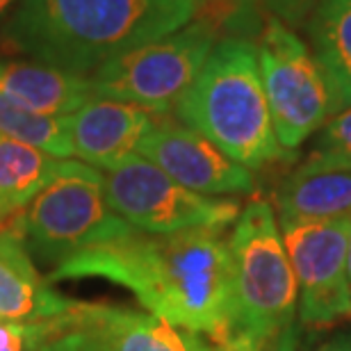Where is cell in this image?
Instances as JSON below:
<instances>
[{
    "label": "cell",
    "instance_id": "obj_20",
    "mask_svg": "<svg viewBox=\"0 0 351 351\" xmlns=\"http://www.w3.org/2000/svg\"><path fill=\"white\" fill-rule=\"evenodd\" d=\"M313 153L319 158L335 160V162L351 165V105L335 112L322 125Z\"/></svg>",
    "mask_w": 351,
    "mask_h": 351
},
{
    "label": "cell",
    "instance_id": "obj_6",
    "mask_svg": "<svg viewBox=\"0 0 351 351\" xmlns=\"http://www.w3.org/2000/svg\"><path fill=\"white\" fill-rule=\"evenodd\" d=\"M217 27L194 21L167 37L103 62L89 75L94 98L132 103L156 114L171 112L217 44Z\"/></svg>",
    "mask_w": 351,
    "mask_h": 351
},
{
    "label": "cell",
    "instance_id": "obj_15",
    "mask_svg": "<svg viewBox=\"0 0 351 351\" xmlns=\"http://www.w3.org/2000/svg\"><path fill=\"white\" fill-rule=\"evenodd\" d=\"M98 351H217L201 333L153 313L98 304Z\"/></svg>",
    "mask_w": 351,
    "mask_h": 351
},
{
    "label": "cell",
    "instance_id": "obj_19",
    "mask_svg": "<svg viewBox=\"0 0 351 351\" xmlns=\"http://www.w3.org/2000/svg\"><path fill=\"white\" fill-rule=\"evenodd\" d=\"M0 135L30 144L55 158H73L64 117L41 114L0 94Z\"/></svg>",
    "mask_w": 351,
    "mask_h": 351
},
{
    "label": "cell",
    "instance_id": "obj_14",
    "mask_svg": "<svg viewBox=\"0 0 351 351\" xmlns=\"http://www.w3.org/2000/svg\"><path fill=\"white\" fill-rule=\"evenodd\" d=\"M0 94L51 117H69L94 98L89 75L21 60H0Z\"/></svg>",
    "mask_w": 351,
    "mask_h": 351
},
{
    "label": "cell",
    "instance_id": "obj_1",
    "mask_svg": "<svg viewBox=\"0 0 351 351\" xmlns=\"http://www.w3.org/2000/svg\"><path fill=\"white\" fill-rule=\"evenodd\" d=\"M221 230L169 235L135 230L82 249L51 269V280L105 278L123 285L146 311L210 340L221 338L233 315V258Z\"/></svg>",
    "mask_w": 351,
    "mask_h": 351
},
{
    "label": "cell",
    "instance_id": "obj_23",
    "mask_svg": "<svg viewBox=\"0 0 351 351\" xmlns=\"http://www.w3.org/2000/svg\"><path fill=\"white\" fill-rule=\"evenodd\" d=\"M16 3H19V0H0V16H3V14L10 10L12 5H16Z\"/></svg>",
    "mask_w": 351,
    "mask_h": 351
},
{
    "label": "cell",
    "instance_id": "obj_5",
    "mask_svg": "<svg viewBox=\"0 0 351 351\" xmlns=\"http://www.w3.org/2000/svg\"><path fill=\"white\" fill-rule=\"evenodd\" d=\"M132 233L135 228L110 208L103 171L82 160H62L60 171L23 210L27 251L55 267L82 249Z\"/></svg>",
    "mask_w": 351,
    "mask_h": 351
},
{
    "label": "cell",
    "instance_id": "obj_9",
    "mask_svg": "<svg viewBox=\"0 0 351 351\" xmlns=\"http://www.w3.org/2000/svg\"><path fill=\"white\" fill-rule=\"evenodd\" d=\"M351 217L297 221L280 226L287 258L299 285V319L311 328L351 322L347 247Z\"/></svg>",
    "mask_w": 351,
    "mask_h": 351
},
{
    "label": "cell",
    "instance_id": "obj_11",
    "mask_svg": "<svg viewBox=\"0 0 351 351\" xmlns=\"http://www.w3.org/2000/svg\"><path fill=\"white\" fill-rule=\"evenodd\" d=\"M162 114L132 103L91 98L66 119L73 156L96 169H110L137 153Z\"/></svg>",
    "mask_w": 351,
    "mask_h": 351
},
{
    "label": "cell",
    "instance_id": "obj_12",
    "mask_svg": "<svg viewBox=\"0 0 351 351\" xmlns=\"http://www.w3.org/2000/svg\"><path fill=\"white\" fill-rule=\"evenodd\" d=\"M71 301L53 292L32 265L23 240V215L0 223V317L34 324L60 315Z\"/></svg>",
    "mask_w": 351,
    "mask_h": 351
},
{
    "label": "cell",
    "instance_id": "obj_17",
    "mask_svg": "<svg viewBox=\"0 0 351 351\" xmlns=\"http://www.w3.org/2000/svg\"><path fill=\"white\" fill-rule=\"evenodd\" d=\"M62 160L0 135V223L23 215L27 203L60 171Z\"/></svg>",
    "mask_w": 351,
    "mask_h": 351
},
{
    "label": "cell",
    "instance_id": "obj_24",
    "mask_svg": "<svg viewBox=\"0 0 351 351\" xmlns=\"http://www.w3.org/2000/svg\"><path fill=\"white\" fill-rule=\"evenodd\" d=\"M347 271H349V280H351V233H349V247H347Z\"/></svg>",
    "mask_w": 351,
    "mask_h": 351
},
{
    "label": "cell",
    "instance_id": "obj_22",
    "mask_svg": "<svg viewBox=\"0 0 351 351\" xmlns=\"http://www.w3.org/2000/svg\"><path fill=\"white\" fill-rule=\"evenodd\" d=\"M315 351H351V333H338Z\"/></svg>",
    "mask_w": 351,
    "mask_h": 351
},
{
    "label": "cell",
    "instance_id": "obj_3",
    "mask_svg": "<svg viewBox=\"0 0 351 351\" xmlns=\"http://www.w3.org/2000/svg\"><path fill=\"white\" fill-rule=\"evenodd\" d=\"M171 112L247 169L294 160L274 130L258 46L244 37L217 41Z\"/></svg>",
    "mask_w": 351,
    "mask_h": 351
},
{
    "label": "cell",
    "instance_id": "obj_16",
    "mask_svg": "<svg viewBox=\"0 0 351 351\" xmlns=\"http://www.w3.org/2000/svg\"><path fill=\"white\" fill-rule=\"evenodd\" d=\"M313 55L335 98V112L351 105V0H317L308 19Z\"/></svg>",
    "mask_w": 351,
    "mask_h": 351
},
{
    "label": "cell",
    "instance_id": "obj_7",
    "mask_svg": "<svg viewBox=\"0 0 351 351\" xmlns=\"http://www.w3.org/2000/svg\"><path fill=\"white\" fill-rule=\"evenodd\" d=\"M258 37V62L274 130L283 149L297 153L335 114L331 85L294 27L267 19Z\"/></svg>",
    "mask_w": 351,
    "mask_h": 351
},
{
    "label": "cell",
    "instance_id": "obj_13",
    "mask_svg": "<svg viewBox=\"0 0 351 351\" xmlns=\"http://www.w3.org/2000/svg\"><path fill=\"white\" fill-rule=\"evenodd\" d=\"M278 226L351 217V165L311 153L276 192Z\"/></svg>",
    "mask_w": 351,
    "mask_h": 351
},
{
    "label": "cell",
    "instance_id": "obj_2",
    "mask_svg": "<svg viewBox=\"0 0 351 351\" xmlns=\"http://www.w3.org/2000/svg\"><path fill=\"white\" fill-rule=\"evenodd\" d=\"M196 12L199 0H19L3 34L34 62L87 75L185 27Z\"/></svg>",
    "mask_w": 351,
    "mask_h": 351
},
{
    "label": "cell",
    "instance_id": "obj_18",
    "mask_svg": "<svg viewBox=\"0 0 351 351\" xmlns=\"http://www.w3.org/2000/svg\"><path fill=\"white\" fill-rule=\"evenodd\" d=\"M206 5L208 23L228 25L242 37V32H258L267 19H278L290 27L306 25L317 0H206Z\"/></svg>",
    "mask_w": 351,
    "mask_h": 351
},
{
    "label": "cell",
    "instance_id": "obj_10",
    "mask_svg": "<svg viewBox=\"0 0 351 351\" xmlns=\"http://www.w3.org/2000/svg\"><path fill=\"white\" fill-rule=\"evenodd\" d=\"M137 153L192 192L228 196L251 194L256 189L251 169L228 158L208 137L162 117L142 139Z\"/></svg>",
    "mask_w": 351,
    "mask_h": 351
},
{
    "label": "cell",
    "instance_id": "obj_8",
    "mask_svg": "<svg viewBox=\"0 0 351 351\" xmlns=\"http://www.w3.org/2000/svg\"><path fill=\"white\" fill-rule=\"evenodd\" d=\"M103 189L114 213L139 233L169 235L180 230H223L240 217L230 199H215L182 187L139 153L103 169Z\"/></svg>",
    "mask_w": 351,
    "mask_h": 351
},
{
    "label": "cell",
    "instance_id": "obj_4",
    "mask_svg": "<svg viewBox=\"0 0 351 351\" xmlns=\"http://www.w3.org/2000/svg\"><path fill=\"white\" fill-rule=\"evenodd\" d=\"M233 258V315L217 351H290L299 317V285L271 203L254 199L228 237Z\"/></svg>",
    "mask_w": 351,
    "mask_h": 351
},
{
    "label": "cell",
    "instance_id": "obj_21",
    "mask_svg": "<svg viewBox=\"0 0 351 351\" xmlns=\"http://www.w3.org/2000/svg\"><path fill=\"white\" fill-rule=\"evenodd\" d=\"M0 351H27L25 324L0 317Z\"/></svg>",
    "mask_w": 351,
    "mask_h": 351
}]
</instances>
